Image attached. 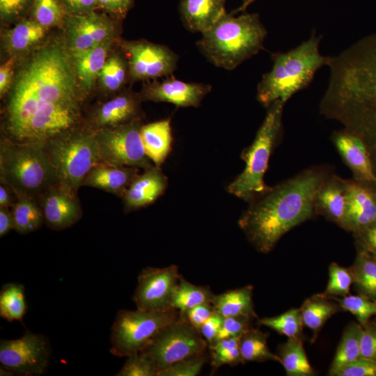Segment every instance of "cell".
Masks as SVG:
<instances>
[{
	"mask_svg": "<svg viewBox=\"0 0 376 376\" xmlns=\"http://www.w3.org/2000/svg\"><path fill=\"white\" fill-rule=\"evenodd\" d=\"M224 321V317L214 312L201 326L199 332L207 341L208 345L212 343Z\"/></svg>",
	"mask_w": 376,
	"mask_h": 376,
	"instance_id": "obj_51",
	"label": "cell"
},
{
	"mask_svg": "<svg viewBox=\"0 0 376 376\" xmlns=\"http://www.w3.org/2000/svg\"><path fill=\"white\" fill-rule=\"evenodd\" d=\"M139 119L96 131L100 163L145 170L154 166L146 155Z\"/></svg>",
	"mask_w": 376,
	"mask_h": 376,
	"instance_id": "obj_10",
	"label": "cell"
},
{
	"mask_svg": "<svg viewBox=\"0 0 376 376\" xmlns=\"http://www.w3.org/2000/svg\"><path fill=\"white\" fill-rule=\"evenodd\" d=\"M353 279L350 268L331 263L329 267V281L324 292L329 297H342L349 295Z\"/></svg>",
	"mask_w": 376,
	"mask_h": 376,
	"instance_id": "obj_41",
	"label": "cell"
},
{
	"mask_svg": "<svg viewBox=\"0 0 376 376\" xmlns=\"http://www.w3.org/2000/svg\"><path fill=\"white\" fill-rule=\"evenodd\" d=\"M253 287L250 285L228 290L214 296L212 304L215 312L224 318L246 316L257 318L253 299Z\"/></svg>",
	"mask_w": 376,
	"mask_h": 376,
	"instance_id": "obj_27",
	"label": "cell"
},
{
	"mask_svg": "<svg viewBox=\"0 0 376 376\" xmlns=\"http://www.w3.org/2000/svg\"><path fill=\"white\" fill-rule=\"evenodd\" d=\"M111 40L102 42L79 54L72 56L77 77L85 90H90L106 61Z\"/></svg>",
	"mask_w": 376,
	"mask_h": 376,
	"instance_id": "obj_29",
	"label": "cell"
},
{
	"mask_svg": "<svg viewBox=\"0 0 376 376\" xmlns=\"http://www.w3.org/2000/svg\"><path fill=\"white\" fill-rule=\"evenodd\" d=\"M363 327L357 322L349 324L343 334L328 375L337 376L347 364L360 357L361 338Z\"/></svg>",
	"mask_w": 376,
	"mask_h": 376,
	"instance_id": "obj_33",
	"label": "cell"
},
{
	"mask_svg": "<svg viewBox=\"0 0 376 376\" xmlns=\"http://www.w3.org/2000/svg\"><path fill=\"white\" fill-rule=\"evenodd\" d=\"M50 359L48 340L41 334L26 331L16 339L0 342V363L18 375L36 376L43 374Z\"/></svg>",
	"mask_w": 376,
	"mask_h": 376,
	"instance_id": "obj_13",
	"label": "cell"
},
{
	"mask_svg": "<svg viewBox=\"0 0 376 376\" xmlns=\"http://www.w3.org/2000/svg\"><path fill=\"white\" fill-rule=\"evenodd\" d=\"M129 72L134 79L146 80L171 75L178 57L165 45L147 41L124 42Z\"/></svg>",
	"mask_w": 376,
	"mask_h": 376,
	"instance_id": "obj_15",
	"label": "cell"
},
{
	"mask_svg": "<svg viewBox=\"0 0 376 376\" xmlns=\"http://www.w3.org/2000/svg\"><path fill=\"white\" fill-rule=\"evenodd\" d=\"M214 312L212 304L208 303L196 306L180 315L199 331L201 326Z\"/></svg>",
	"mask_w": 376,
	"mask_h": 376,
	"instance_id": "obj_50",
	"label": "cell"
},
{
	"mask_svg": "<svg viewBox=\"0 0 376 376\" xmlns=\"http://www.w3.org/2000/svg\"><path fill=\"white\" fill-rule=\"evenodd\" d=\"M116 376H159V370L151 357L143 352L127 357Z\"/></svg>",
	"mask_w": 376,
	"mask_h": 376,
	"instance_id": "obj_43",
	"label": "cell"
},
{
	"mask_svg": "<svg viewBox=\"0 0 376 376\" xmlns=\"http://www.w3.org/2000/svg\"><path fill=\"white\" fill-rule=\"evenodd\" d=\"M72 13V14H83L93 11L97 6V0H58Z\"/></svg>",
	"mask_w": 376,
	"mask_h": 376,
	"instance_id": "obj_54",
	"label": "cell"
},
{
	"mask_svg": "<svg viewBox=\"0 0 376 376\" xmlns=\"http://www.w3.org/2000/svg\"><path fill=\"white\" fill-rule=\"evenodd\" d=\"M47 226L54 230L71 227L82 217L77 193L60 182L52 186L37 199Z\"/></svg>",
	"mask_w": 376,
	"mask_h": 376,
	"instance_id": "obj_16",
	"label": "cell"
},
{
	"mask_svg": "<svg viewBox=\"0 0 376 376\" xmlns=\"http://www.w3.org/2000/svg\"><path fill=\"white\" fill-rule=\"evenodd\" d=\"M0 373H1V374H0L1 375H3V376H4V375H7V376L8 375V376H10V375H14V373H12L10 370H9L8 369H6V368H3V367H1V368H0Z\"/></svg>",
	"mask_w": 376,
	"mask_h": 376,
	"instance_id": "obj_59",
	"label": "cell"
},
{
	"mask_svg": "<svg viewBox=\"0 0 376 376\" xmlns=\"http://www.w3.org/2000/svg\"><path fill=\"white\" fill-rule=\"evenodd\" d=\"M14 59H8L0 68V95L2 97L10 88L13 76Z\"/></svg>",
	"mask_w": 376,
	"mask_h": 376,
	"instance_id": "obj_55",
	"label": "cell"
},
{
	"mask_svg": "<svg viewBox=\"0 0 376 376\" xmlns=\"http://www.w3.org/2000/svg\"><path fill=\"white\" fill-rule=\"evenodd\" d=\"M207 361L205 352L178 361L162 370L159 376H196Z\"/></svg>",
	"mask_w": 376,
	"mask_h": 376,
	"instance_id": "obj_44",
	"label": "cell"
},
{
	"mask_svg": "<svg viewBox=\"0 0 376 376\" xmlns=\"http://www.w3.org/2000/svg\"><path fill=\"white\" fill-rule=\"evenodd\" d=\"M168 179L159 166L143 170L132 182L121 197L125 212L153 203L166 191Z\"/></svg>",
	"mask_w": 376,
	"mask_h": 376,
	"instance_id": "obj_21",
	"label": "cell"
},
{
	"mask_svg": "<svg viewBox=\"0 0 376 376\" xmlns=\"http://www.w3.org/2000/svg\"><path fill=\"white\" fill-rule=\"evenodd\" d=\"M280 363L288 376H313L315 375L305 350L302 339L288 338L286 342L278 347Z\"/></svg>",
	"mask_w": 376,
	"mask_h": 376,
	"instance_id": "obj_31",
	"label": "cell"
},
{
	"mask_svg": "<svg viewBox=\"0 0 376 376\" xmlns=\"http://www.w3.org/2000/svg\"><path fill=\"white\" fill-rule=\"evenodd\" d=\"M347 180L331 173L314 198L315 215L324 217L342 228L346 209Z\"/></svg>",
	"mask_w": 376,
	"mask_h": 376,
	"instance_id": "obj_22",
	"label": "cell"
},
{
	"mask_svg": "<svg viewBox=\"0 0 376 376\" xmlns=\"http://www.w3.org/2000/svg\"><path fill=\"white\" fill-rule=\"evenodd\" d=\"M253 319L254 318L246 316L224 318L221 327L214 341L242 336L252 327L251 322Z\"/></svg>",
	"mask_w": 376,
	"mask_h": 376,
	"instance_id": "obj_46",
	"label": "cell"
},
{
	"mask_svg": "<svg viewBox=\"0 0 376 376\" xmlns=\"http://www.w3.org/2000/svg\"><path fill=\"white\" fill-rule=\"evenodd\" d=\"M33 0H0V13L2 19L19 15Z\"/></svg>",
	"mask_w": 376,
	"mask_h": 376,
	"instance_id": "obj_52",
	"label": "cell"
},
{
	"mask_svg": "<svg viewBox=\"0 0 376 376\" xmlns=\"http://www.w3.org/2000/svg\"><path fill=\"white\" fill-rule=\"evenodd\" d=\"M140 169L98 163L84 179L81 187H91L122 197L127 187L139 174Z\"/></svg>",
	"mask_w": 376,
	"mask_h": 376,
	"instance_id": "obj_23",
	"label": "cell"
},
{
	"mask_svg": "<svg viewBox=\"0 0 376 376\" xmlns=\"http://www.w3.org/2000/svg\"><path fill=\"white\" fill-rule=\"evenodd\" d=\"M33 14L34 20L47 29L62 22L64 10L58 0H33Z\"/></svg>",
	"mask_w": 376,
	"mask_h": 376,
	"instance_id": "obj_42",
	"label": "cell"
},
{
	"mask_svg": "<svg viewBox=\"0 0 376 376\" xmlns=\"http://www.w3.org/2000/svg\"><path fill=\"white\" fill-rule=\"evenodd\" d=\"M267 31L257 13L237 17L226 12L208 29L201 33L197 47L213 65L227 70L263 48Z\"/></svg>",
	"mask_w": 376,
	"mask_h": 376,
	"instance_id": "obj_4",
	"label": "cell"
},
{
	"mask_svg": "<svg viewBox=\"0 0 376 376\" xmlns=\"http://www.w3.org/2000/svg\"><path fill=\"white\" fill-rule=\"evenodd\" d=\"M181 275L178 267H148L142 269L133 295L136 308L146 311H165L173 308L172 299Z\"/></svg>",
	"mask_w": 376,
	"mask_h": 376,
	"instance_id": "obj_14",
	"label": "cell"
},
{
	"mask_svg": "<svg viewBox=\"0 0 376 376\" xmlns=\"http://www.w3.org/2000/svg\"><path fill=\"white\" fill-rule=\"evenodd\" d=\"M14 229V219L11 209L0 207V237L7 235Z\"/></svg>",
	"mask_w": 376,
	"mask_h": 376,
	"instance_id": "obj_56",
	"label": "cell"
},
{
	"mask_svg": "<svg viewBox=\"0 0 376 376\" xmlns=\"http://www.w3.org/2000/svg\"><path fill=\"white\" fill-rule=\"evenodd\" d=\"M79 120L78 102L45 104L22 123L7 131L8 139L15 141L45 142L77 127Z\"/></svg>",
	"mask_w": 376,
	"mask_h": 376,
	"instance_id": "obj_12",
	"label": "cell"
},
{
	"mask_svg": "<svg viewBox=\"0 0 376 376\" xmlns=\"http://www.w3.org/2000/svg\"><path fill=\"white\" fill-rule=\"evenodd\" d=\"M337 376H376V362L359 357L345 366Z\"/></svg>",
	"mask_w": 376,
	"mask_h": 376,
	"instance_id": "obj_47",
	"label": "cell"
},
{
	"mask_svg": "<svg viewBox=\"0 0 376 376\" xmlns=\"http://www.w3.org/2000/svg\"><path fill=\"white\" fill-rule=\"evenodd\" d=\"M321 36L310 38L287 52L272 54L271 70L263 75L257 87V100L265 107L276 100L285 103L311 82L315 72L327 65L329 56L319 51Z\"/></svg>",
	"mask_w": 376,
	"mask_h": 376,
	"instance_id": "obj_5",
	"label": "cell"
},
{
	"mask_svg": "<svg viewBox=\"0 0 376 376\" xmlns=\"http://www.w3.org/2000/svg\"><path fill=\"white\" fill-rule=\"evenodd\" d=\"M179 317L180 312L173 308L165 311H118L111 329L110 352L118 357H127L141 352Z\"/></svg>",
	"mask_w": 376,
	"mask_h": 376,
	"instance_id": "obj_9",
	"label": "cell"
},
{
	"mask_svg": "<svg viewBox=\"0 0 376 376\" xmlns=\"http://www.w3.org/2000/svg\"><path fill=\"white\" fill-rule=\"evenodd\" d=\"M98 78L102 85L109 91L120 88L127 79V67L123 60L117 55L107 59Z\"/></svg>",
	"mask_w": 376,
	"mask_h": 376,
	"instance_id": "obj_40",
	"label": "cell"
},
{
	"mask_svg": "<svg viewBox=\"0 0 376 376\" xmlns=\"http://www.w3.org/2000/svg\"><path fill=\"white\" fill-rule=\"evenodd\" d=\"M246 1H247V0H242V3H246Z\"/></svg>",
	"mask_w": 376,
	"mask_h": 376,
	"instance_id": "obj_60",
	"label": "cell"
},
{
	"mask_svg": "<svg viewBox=\"0 0 376 376\" xmlns=\"http://www.w3.org/2000/svg\"><path fill=\"white\" fill-rule=\"evenodd\" d=\"M61 102H78L75 79L64 52L50 46L37 53L19 73L8 103L6 130L39 107Z\"/></svg>",
	"mask_w": 376,
	"mask_h": 376,
	"instance_id": "obj_3",
	"label": "cell"
},
{
	"mask_svg": "<svg viewBox=\"0 0 376 376\" xmlns=\"http://www.w3.org/2000/svg\"><path fill=\"white\" fill-rule=\"evenodd\" d=\"M299 308L304 325L313 332L315 338L333 315L343 311L334 299L323 293L307 298Z\"/></svg>",
	"mask_w": 376,
	"mask_h": 376,
	"instance_id": "obj_28",
	"label": "cell"
},
{
	"mask_svg": "<svg viewBox=\"0 0 376 376\" xmlns=\"http://www.w3.org/2000/svg\"><path fill=\"white\" fill-rule=\"evenodd\" d=\"M211 365L217 369L224 365L236 366L244 363L240 346L226 343L216 344L210 348Z\"/></svg>",
	"mask_w": 376,
	"mask_h": 376,
	"instance_id": "obj_45",
	"label": "cell"
},
{
	"mask_svg": "<svg viewBox=\"0 0 376 376\" xmlns=\"http://www.w3.org/2000/svg\"><path fill=\"white\" fill-rule=\"evenodd\" d=\"M16 199L14 190L8 184L0 180V207L11 208Z\"/></svg>",
	"mask_w": 376,
	"mask_h": 376,
	"instance_id": "obj_57",
	"label": "cell"
},
{
	"mask_svg": "<svg viewBox=\"0 0 376 376\" xmlns=\"http://www.w3.org/2000/svg\"><path fill=\"white\" fill-rule=\"evenodd\" d=\"M327 88L320 113L365 144L376 174V33L329 56Z\"/></svg>",
	"mask_w": 376,
	"mask_h": 376,
	"instance_id": "obj_1",
	"label": "cell"
},
{
	"mask_svg": "<svg viewBox=\"0 0 376 376\" xmlns=\"http://www.w3.org/2000/svg\"><path fill=\"white\" fill-rule=\"evenodd\" d=\"M139 102L129 94H122L101 104L92 116L93 130L113 127L138 119Z\"/></svg>",
	"mask_w": 376,
	"mask_h": 376,
	"instance_id": "obj_24",
	"label": "cell"
},
{
	"mask_svg": "<svg viewBox=\"0 0 376 376\" xmlns=\"http://www.w3.org/2000/svg\"><path fill=\"white\" fill-rule=\"evenodd\" d=\"M66 19L69 46L72 56L111 40L113 36V24L93 10L83 14H72Z\"/></svg>",
	"mask_w": 376,
	"mask_h": 376,
	"instance_id": "obj_17",
	"label": "cell"
},
{
	"mask_svg": "<svg viewBox=\"0 0 376 376\" xmlns=\"http://www.w3.org/2000/svg\"><path fill=\"white\" fill-rule=\"evenodd\" d=\"M16 196L17 199L10 208L14 219V230L22 235L38 230L45 223V219L37 201L26 195Z\"/></svg>",
	"mask_w": 376,
	"mask_h": 376,
	"instance_id": "obj_32",
	"label": "cell"
},
{
	"mask_svg": "<svg viewBox=\"0 0 376 376\" xmlns=\"http://www.w3.org/2000/svg\"><path fill=\"white\" fill-rule=\"evenodd\" d=\"M141 137L147 157L161 167L172 149V130L169 118L142 125Z\"/></svg>",
	"mask_w": 376,
	"mask_h": 376,
	"instance_id": "obj_26",
	"label": "cell"
},
{
	"mask_svg": "<svg viewBox=\"0 0 376 376\" xmlns=\"http://www.w3.org/2000/svg\"><path fill=\"white\" fill-rule=\"evenodd\" d=\"M331 140L343 162L351 171L353 179L376 182V174L369 152L359 138L342 129L334 131Z\"/></svg>",
	"mask_w": 376,
	"mask_h": 376,
	"instance_id": "obj_20",
	"label": "cell"
},
{
	"mask_svg": "<svg viewBox=\"0 0 376 376\" xmlns=\"http://www.w3.org/2000/svg\"><path fill=\"white\" fill-rule=\"evenodd\" d=\"M43 143L59 182L77 193L86 175L100 163L96 131L75 127Z\"/></svg>",
	"mask_w": 376,
	"mask_h": 376,
	"instance_id": "obj_8",
	"label": "cell"
},
{
	"mask_svg": "<svg viewBox=\"0 0 376 376\" xmlns=\"http://www.w3.org/2000/svg\"><path fill=\"white\" fill-rule=\"evenodd\" d=\"M0 180L8 184L15 194L36 200L59 182L43 142L15 141L8 138L1 139Z\"/></svg>",
	"mask_w": 376,
	"mask_h": 376,
	"instance_id": "obj_6",
	"label": "cell"
},
{
	"mask_svg": "<svg viewBox=\"0 0 376 376\" xmlns=\"http://www.w3.org/2000/svg\"><path fill=\"white\" fill-rule=\"evenodd\" d=\"M360 357L376 362V322L370 321L363 327Z\"/></svg>",
	"mask_w": 376,
	"mask_h": 376,
	"instance_id": "obj_48",
	"label": "cell"
},
{
	"mask_svg": "<svg viewBox=\"0 0 376 376\" xmlns=\"http://www.w3.org/2000/svg\"><path fill=\"white\" fill-rule=\"evenodd\" d=\"M343 311L352 313L363 327L373 315H376V301L362 295H347L342 297H331Z\"/></svg>",
	"mask_w": 376,
	"mask_h": 376,
	"instance_id": "obj_39",
	"label": "cell"
},
{
	"mask_svg": "<svg viewBox=\"0 0 376 376\" xmlns=\"http://www.w3.org/2000/svg\"><path fill=\"white\" fill-rule=\"evenodd\" d=\"M349 268L357 293L376 301V258L357 249L354 261Z\"/></svg>",
	"mask_w": 376,
	"mask_h": 376,
	"instance_id": "obj_30",
	"label": "cell"
},
{
	"mask_svg": "<svg viewBox=\"0 0 376 376\" xmlns=\"http://www.w3.org/2000/svg\"><path fill=\"white\" fill-rule=\"evenodd\" d=\"M376 221V182L347 180L345 215L342 228L352 233Z\"/></svg>",
	"mask_w": 376,
	"mask_h": 376,
	"instance_id": "obj_18",
	"label": "cell"
},
{
	"mask_svg": "<svg viewBox=\"0 0 376 376\" xmlns=\"http://www.w3.org/2000/svg\"><path fill=\"white\" fill-rule=\"evenodd\" d=\"M331 173L328 166L309 167L249 203L238 226L256 251L270 252L285 233L315 215V195Z\"/></svg>",
	"mask_w": 376,
	"mask_h": 376,
	"instance_id": "obj_2",
	"label": "cell"
},
{
	"mask_svg": "<svg viewBox=\"0 0 376 376\" xmlns=\"http://www.w3.org/2000/svg\"><path fill=\"white\" fill-rule=\"evenodd\" d=\"M256 0H247V1L244 3H242L238 8H237L236 10H235L232 14L235 15L237 13H240V12H242V11H244L246 10V8L251 4L252 3L253 1H255Z\"/></svg>",
	"mask_w": 376,
	"mask_h": 376,
	"instance_id": "obj_58",
	"label": "cell"
},
{
	"mask_svg": "<svg viewBox=\"0 0 376 376\" xmlns=\"http://www.w3.org/2000/svg\"><path fill=\"white\" fill-rule=\"evenodd\" d=\"M45 30L35 20L22 21L6 32V47L11 52H24L39 42L45 36Z\"/></svg>",
	"mask_w": 376,
	"mask_h": 376,
	"instance_id": "obj_34",
	"label": "cell"
},
{
	"mask_svg": "<svg viewBox=\"0 0 376 376\" xmlns=\"http://www.w3.org/2000/svg\"><path fill=\"white\" fill-rule=\"evenodd\" d=\"M214 295L207 286L196 285L180 277L172 299V308L183 313L196 306L211 303Z\"/></svg>",
	"mask_w": 376,
	"mask_h": 376,
	"instance_id": "obj_36",
	"label": "cell"
},
{
	"mask_svg": "<svg viewBox=\"0 0 376 376\" xmlns=\"http://www.w3.org/2000/svg\"><path fill=\"white\" fill-rule=\"evenodd\" d=\"M134 0H97V7L118 17H123Z\"/></svg>",
	"mask_w": 376,
	"mask_h": 376,
	"instance_id": "obj_53",
	"label": "cell"
},
{
	"mask_svg": "<svg viewBox=\"0 0 376 376\" xmlns=\"http://www.w3.org/2000/svg\"><path fill=\"white\" fill-rule=\"evenodd\" d=\"M226 0H181L182 21L191 32L203 33L225 13Z\"/></svg>",
	"mask_w": 376,
	"mask_h": 376,
	"instance_id": "obj_25",
	"label": "cell"
},
{
	"mask_svg": "<svg viewBox=\"0 0 376 376\" xmlns=\"http://www.w3.org/2000/svg\"><path fill=\"white\" fill-rule=\"evenodd\" d=\"M26 312L24 287L21 283H9L0 292V315L8 322L22 321Z\"/></svg>",
	"mask_w": 376,
	"mask_h": 376,
	"instance_id": "obj_37",
	"label": "cell"
},
{
	"mask_svg": "<svg viewBox=\"0 0 376 376\" xmlns=\"http://www.w3.org/2000/svg\"><path fill=\"white\" fill-rule=\"evenodd\" d=\"M284 104L279 100L267 107L253 142L241 153L243 171L227 187L228 193L248 203L269 188L264 176L281 134Z\"/></svg>",
	"mask_w": 376,
	"mask_h": 376,
	"instance_id": "obj_7",
	"label": "cell"
},
{
	"mask_svg": "<svg viewBox=\"0 0 376 376\" xmlns=\"http://www.w3.org/2000/svg\"><path fill=\"white\" fill-rule=\"evenodd\" d=\"M267 336V334L253 327L242 335L240 348L244 363L269 361L280 363L279 356L273 353L268 347Z\"/></svg>",
	"mask_w": 376,
	"mask_h": 376,
	"instance_id": "obj_35",
	"label": "cell"
},
{
	"mask_svg": "<svg viewBox=\"0 0 376 376\" xmlns=\"http://www.w3.org/2000/svg\"><path fill=\"white\" fill-rule=\"evenodd\" d=\"M211 91V86L187 83L174 77L156 81L146 86L143 97L147 100L168 102L178 107H197Z\"/></svg>",
	"mask_w": 376,
	"mask_h": 376,
	"instance_id": "obj_19",
	"label": "cell"
},
{
	"mask_svg": "<svg viewBox=\"0 0 376 376\" xmlns=\"http://www.w3.org/2000/svg\"><path fill=\"white\" fill-rule=\"evenodd\" d=\"M352 235L356 249L363 250L376 258V221Z\"/></svg>",
	"mask_w": 376,
	"mask_h": 376,
	"instance_id": "obj_49",
	"label": "cell"
},
{
	"mask_svg": "<svg viewBox=\"0 0 376 376\" xmlns=\"http://www.w3.org/2000/svg\"><path fill=\"white\" fill-rule=\"evenodd\" d=\"M207 341L180 316L165 327L141 351L149 355L159 372L183 359L205 352Z\"/></svg>",
	"mask_w": 376,
	"mask_h": 376,
	"instance_id": "obj_11",
	"label": "cell"
},
{
	"mask_svg": "<svg viewBox=\"0 0 376 376\" xmlns=\"http://www.w3.org/2000/svg\"><path fill=\"white\" fill-rule=\"evenodd\" d=\"M258 324L269 327L288 338H301L304 323L300 308H292L285 313L258 320Z\"/></svg>",
	"mask_w": 376,
	"mask_h": 376,
	"instance_id": "obj_38",
	"label": "cell"
}]
</instances>
